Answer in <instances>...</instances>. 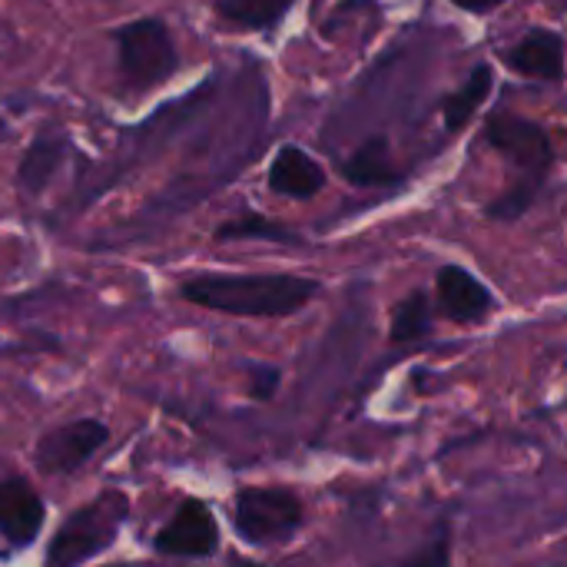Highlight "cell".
Masks as SVG:
<instances>
[{"label": "cell", "mask_w": 567, "mask_h": 567, "mask_svg": "<svg viewBox=\"0 0 567 567\" xmlns=\"http://www.w3.org/2000/svg\"><path fill=\"white\" fill-rule=\"evenodd\" d=\"M319 292V282L286 272L266 276H196L183 282V299L203 309L249 316V319H279L292 316Z\"/></svg>", "instance_id": "6da1fadb"}, {"label": "cell", "mask_w": 567, "mask_h": 567, "mask_svg": "<svg viewBox=\"0 0 567 567\" xmlns=\"http://www.w3.org/2000/svg\"><path fill=\"white\" fill-rule=\"evenodd\" d=\"M126 518H130V498L120 492H106L90 505L76 508L53 535L47 548V567H80L83 561L96 558L116 542Z\"/></svg>", "instance_id": "7a4b0ae2"}, {"label": "cell", "mask_w": 567, "mask_h": 567, "mask_svg": "<svg viewBox=\"0 0 567 567\" xmlns=\"http://www.w3.org/2000/svg\"><path fill=\"white\" fill-rule=\"evenodd\" d=\"M216 239H272V243H299L289 229H282L279 223L262 219V216H243V219H233V223L219 226Z\"/></svg>", "instance_id": "e0dca14e"}, {"label": "cell", "mask_w": 567, "mask_h": 567, "mask_svg": "<svg viewBox=\"0 0 567 567\" xmlns=\"http://www.w3.org/2000/svg\"><path fill=\"white\" fill-rule=\"evenodd\" d=\"M269 186L279 193V196H292V199H306V196H316L322 186H326V173L322 166L302 153L299 146H282L269 166Z\"/></svg>", "instance_id": "30bf717a"}, {"label": "cell", "mask_w": 567, "mask_h": 567, "mask_svg": "<svg viewBox=\"0 0 567 567\" xmlns=\"http://www.w3.org/2000/svg\"><path fill=\"white\" fill-rule=\"evenodd\" d=\"M179 56L163 20H136L120 30V70L133 90H150L176 70Z\"/></svg>", "instance_id": "277c9868"}, {"label": "cell", "mask_w": 567, "mask_h": 567, "mask_svg": "<svg viewBox=\"0 0 567 567\" xmlns=\"http://www.w3.org/2000/svg\"><path fill=\"white\" fill-rule=\"evenodd\" d=\"M279 389V369L276 365H249V395L259 402H269Z\"/></svg>", "instance_id": "d6986e66"}, {"label": "cell", "mask_w": 567, "mask_h": 567, "mask_svg": "<svg viewBox=\"0 0 567 567\" xmlns=\"http://www.w3.org/2000/svg\"><path fill=\"white\" fill-rule=\"evenodd\" d=\"M60 159H63V143L56 136H40L20 159V173H17L20 186L30 193H40L50 183V176L56 173Z\"/></svg>", "instance_id": "7c38bea8"}, {"label": "cell", "mask_w": 567, "mask_h": 567, "mask_svg": "<svg viewBox=\"0 0 567 567\" xmlns=\"http://www.w3.org/2000/svg\"><path fill=\"white\" fill-rule=\"evenodd\" d=\"M435 289H439L442 312L452 322H458V326H475V322H482L495 309L492 292L462 266H442Z\"/></svg>", "instance_id": "ba28073f"}, {"label": "cell", "mask_w": 567, "mask_h": 567, "mask_svg": "<svg viewBox=\"0 0 567 567\" xmlns=\"http://www.w3.org/2000/svg\"><path fill=\"white\" fill-rule=\"evenodd\" d=\"M402 567H452V542H449V532L442 528L422 551H415L409 561H402Z\"/></svg>", "instance_id": "ac0fdd59"}, {"label": "cell", "mask_w": 567, "mask_h": 567, "mask_svg": "<svg viewBox=\"0 0 567 567\" xmlns=\"http://www.w3.org/2000/svg\"><path fill=\"white\" fill-rule=\"evenodd\" d=\"M488 140L512 163H518L528 173V179L542 183V176H545V169L551 163V143H548V133L538 123L518 120V116H492Z\"/></svg>", "instance_id": "52a82bcc"}, {"label": "cell", "mask_w": 567, "mask_h": 567, "mask_svg": "<svg viewBox=\"0 0 567 567\" xmlns=\"http://www.w3.org/2000/svg\"><path fill=\"white\" fill-rule=\"evenodd\" d=\"M302 502L289 488H243L233 505L236 535L249 545H282L302 528Z\"/></svg>", "instance_id": "3957f363"}, {"label": "cell", "mask_w": 567, "mask_h": 567, "mask_svg": "<svg viewBox=\"0 0 567 567\" xmlns=\"http://www.w3.org/2000/svg\"><path fill=\"white\" fill-rule=\"evenodd\" d=\"M43 515H47L43 502L37 498V492L23 478L0 482V535L10 545L27 548L40 535Z\"/></svg>", "instance_id": "9c48e42d"}, {"label": "cell", "mask_w": 567, "mask_h": 567, "mask_svg": "<svg viewBox=\"0 0 567 567\" xmlns=\"http://www.w3.org/2000/svg\"><path fill=\"white\" fill-rule=\"evenodd\" d=\"M110 439V429L96 419H80V422H70V425H60L53 432H47L40 442H37V468L43 475H63V472H73L80 468L103 442Z\"/></svg>", "instance_id": "5b68a950"}, {"label": "cell", "mask_w": 567, "mask_h": 567, "mask_svg": "<svg viewBox=\"0 0 567 567\" xmlns=\"http://www.w3.org/2000/svg\"><path fill=\"white\" fill-rule=\"evenodd\" d=\"M153 548L159 555H173V558H209L219 548V528L213 512L189 498L176 508V515L169 518V525L163 532H156Z\"/></svg>", "instance_id": "8992f818"}, {"label": "cell", "mask_w": 567, "mask_h": 567, "mask_svg": "<svg viewBox=\"0 0 567 567\" xmlns=\"http://www.w3.org/2000/svg\"><path fill=\"white\" fill-rule=\"evenodd\" d=\"M488 93H492V70L488 66H478L468 76V83L455 96H449V103H445V123H449V130H462L475 116V110L488 100Z\"/></svg>", "instance_id": "5bb4252c"}, {"label": "cell", "mask_w": 567, "mask_h": 567, "mask_svg": "<svg viewBox=\"0 0 567 567\" xmlns=\"http://www.w3.org/2000/svg\"><path fill=\"white\" fill-rule=\"evenodd\" d=\"M512 66L528 73V76L558 80L565 73V47L555 33L535 30L512 50Z\"/></svg>", "instance_id": "8fae6325"}, {"label": "cell", "mask_w": 567, "mask_h": 567, "mask_svg": "<svg viewBox=\"0 0 567 567\" xmlns=\"http://www.w3.org/2000/svg\"><path fill=\"white\" fill-rule=\"evenodd\" d=\"M292 7V0H219V13L239 27H272L286 10Z\"/></svg>", "instance_id": "2e32d148"}, {"label": "cell", "mask_w": 567, "mask_h": 567, "mask_svg": "<svg viewBox=\"0 0 567 567\" xmlns=\"http://www.w3.org/2000/svg\"><path fill=\"white\" fill-rule=\"evenodd\" d=\"M0 136H3V123H0Z\"/></svg>", "instance_id": "44dd1931"}, {"label": "cell", "mask_w": 567, "mask_h": 567, "mask_svg": "<svg viewBox=\"0 0 567 567\" xmlns=\"http://www.w3.org/2000/svg\"><path fill=\"white\" fill-rule=\"evenodd\" d=\"M385 140H372L365 143L362 150H355V156L346 163V179L349 183H359V186H385V183H395L399 173L389 166V156H385Z\"/></svg>", "instance_id": "4fadbf2b"}, {"label": "cell", "mask_w": 567, "mask_h": 567, "mask_svg": "<svg viewBox=\"0 0 567 567\" xmlns=\"http://www.w3.org/2000/svg\"><path fill=\"white\" fill-rule=\"evenodd\" d=\"M462 10H488V7H498L502 0H455Z\"/></svg>", "instance_id": "ffe728a7"}, {"label": "cell", "mask_w": 567, "mask_h": 567, "mask_svg": "<svg viewBox=\"0 0 567 567\" xmlns=\"http://www.w3.org/2000/svg\"><path fill=\"white\" fill-rule=\"evenodd\" d=\"M432 332V302L425 292L405 296L392 312V342H415Z\"/></svg>", "instance_id": "9a60e30c"}]
</instances>
